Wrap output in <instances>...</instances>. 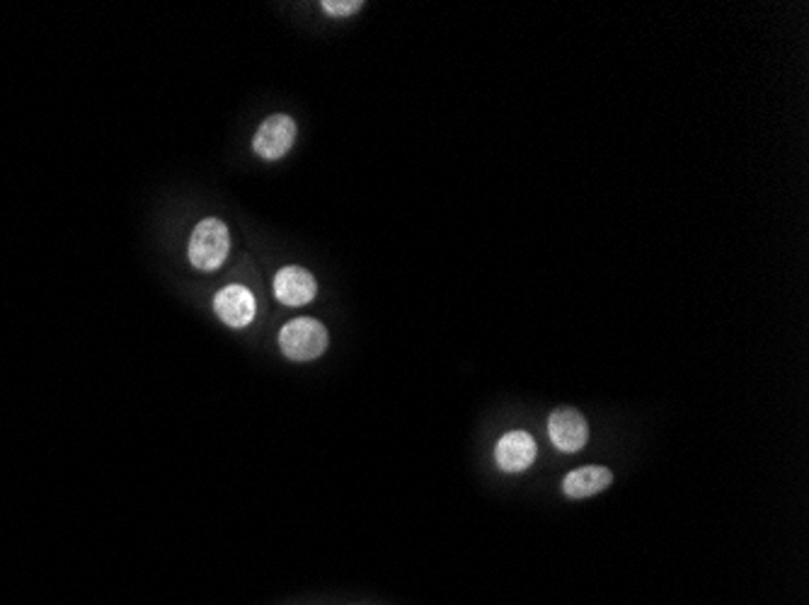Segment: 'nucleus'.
Masks as SVG:
<instances>
[{
  "mask_svg": "<svg viewBox=\"0 0 809 605\" xmlns=\"http://www.w3.org/2000/svg\"><path fill=\"white\" fill-rule=\"evenodd\" d=\"M230 252V230L221 218H204L197 223L192 230L190 262L199 272H216V269L226 262Z\"/></svg>",
  "mask_w": 809,
  "mask_h": 605,
  "instance_id": "f257e3e1",
  "label": "nucleus"
},
{
  "mask_svg": "<svg viewBox=\"0 0 809 605\" xmlns=\"http://www.w3.org/2000/svg\"><path fill=\"white\" fill-rule=\"evenodd\" d=\"M330 344L328 328L316 318L289 320L279 332V349L289 361H316Z\"/></svg>",
  "mask_w": 809,
  "mask_h": 605,
  "instance_id": "f03ea898",
  "label": "nucleus"
},
{
  "mask_svg": "<svg viewBox=\"0 0 809 605\" xmlns=\"http://www.w3.org/2000/svg\"><path fill=\"white\" fill-rule=\"evenodd\" d=\"M296 143V121L289 115H272L262 121L252 139V151L262 161H282Z\"/></svg>",
  "mask_w": 809,
  "mask_h": 605,
  "instance_id": "7ed1b4c3",
  "label": "nucleus"
},
{
  "mask_svg": "<svg viewBox=\"0 0 809 605\" xmlns=\"http://www.w3.org/2000/svg\"><path fill=\"white\" fill-rule=\"evenodd\" d=\"M550 443L562 453H580L590 441V424L572 407H558L548 419Z\"/></svg>",
  "mask_w": 809,
  "mask_h": 605,
  "instance_id": "20e7f679",
  "label": "nucleus"
},
{
  "mask_svg": "<svg viewBox=\"0 0 809 605\" xmlns=\"http://www.w3.org/2000/svg\"><path fill=\"white\" fill-rule=\"evenodd\" d=\"M214 310L221 322L233 330H242L258 316V300L242 284H228L214 296Z\"/></svg>",
  "mask_w": 809,
  "mask_h": 605,
  "instance_id": "39448f33",
  "label": "nucleus"
},
{
  "mask_svg": "<svg viewBox=\"0 0 809 605\" xmlns=\"http://www.w3.org/2000/svg\"><path fill=\"white\" fill-rule=\"evenodd\" d=\"M274 296L282 302V306L301 308V306H308L310 300H316L318 282H316V276L304 266H296V264L282 266L274 276Z\"/></svg>",
  "mask_w": 809,
  "mask_h": 605,
  "instance_id": "423d86ee",
  "label": "nucleus"
},
{
  "mask_svg": "<svg viewBox=\"0 0 809 605\" xmlns=\"http://www.w3.org/2000/svg\"><path fill=\"white\" fill-rule=\"evenodd\" d=\"M538 446L536 439L528 431H509L500 436L495 446V461L497 467L504 473H526V470L536 463Z\"/></svg>",
  "mask_w": 809,
  "mask_h": 605,
  "instance_id": "0eeeda50",
  "label": "nucleus"
},
{
  "mask_svg": "<svg viewBox=\"0 0 809 605\" xmlns=\"http://www.w3.org/2000/svg\"><path fill=\"white\" fill-rule=\"evenodd\" d=\"M614 485V473L602 465H586L568 473L562 479V495L568 499H590L602 495L604 489Z\"/></svg>",
  "mask_w": 809,
  "mask_h": 605,
  "instance_id": "6e6552de",
  "label": "nucleus"
},
{
  "mask_svg": "<svg viewBox=\"0 0 809 605\" xmlns=\"http://www.w3.org/2000/svg\"><path fill=\"white\" fill-rule=\"evenodd\" d=\"M361 8H364L361 0H325V3H323V10L332 17L357 15Z\"/></svg>",
  "mask_w": 809,
  "mask_h": 605,
  "instance_id": "1a4fd4ad",
  "label": "nucleus"
}]
</instances>
